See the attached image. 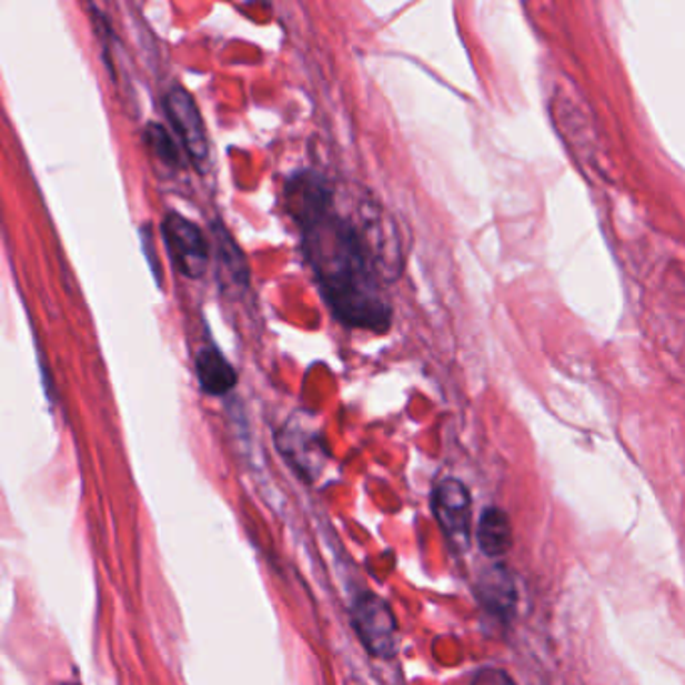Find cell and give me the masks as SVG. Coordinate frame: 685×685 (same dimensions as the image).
<instances>
[{
	"label": "cell",
	"instance_id": "12",
	"mask_svg": "<svg viewBox=\"0 0 685 685\" xmlns=\"http://www.w3.org/2000/svg\"><path fill=\"white\" fill-rule=\"evenodd\" d=\"M473 685H515V682H513L511 675L505 674L503 669L486 667V669H481V672L475 675Z\"/></svg>",
	"mask_w": 685,
	"mask_h": 685
},
{
	"label": "cell",
	"instance_id": "1",
	"mask_svg": "<svg viewBox=\"0 0 685 685\" xmlns=\"http://www.w3.org/2000/svg\"><path fill=\"white\" fill-rule=\"evenodd\" d=\"M288 211L300 230L308 264L334 316L346 326L382 334L392 310L382 278L401 272V245L370 203L356 213L338 210L336 191L316 171H300L285 188Z\"/></svg>",
	"mask_w": 685,
	"mask_h": 685
},
{
	"label": "cell",
	"instance_id": "7",
	"mask_svg": "<svg viewBox=\"0 0 685 685\" xmlns=\"http://www.w3.org/2000/svg\"><path fill=\"white\" fill-rule=\"evenodd\" d=\"M195 376L200 380L201 391L211 396H223L238 384V372L232 362L213 346L201 350L195 356Z\"/></svg>",
	"mask_w": 685,
	"mask_h": 685
},
{
	"label": "cell",
	"instance_id": "2",
	"mask_svg": "<svg viewBox=\"0 0 685 685\" xmlns=\"http://www.w3.org/2000/svg\"><path fill=\"white\" fill-rule=\"evenodd\" d=\"M163 109L193 168L208 173L211 165L210 135L193 95L185 87L171 84L163 95Z\"/></svg>",
	"mask_w": 685,
	"mask_h": 685
},
{
	"label": "cell",
	"instance_id": "9",
	"mask_svg": "<svg viewBox=\"0 0 685 685\" xmlns=\"http://www.w3.org/2000/svg\"><path fill=\"white\" fill-rule=\"evenodd\" d=\"M479 595L491 612L508 617L515 610V585L503 567L488 571L485 580L479 583Z\"/></svg>",
	"mask_w": 685,
	"mask_h": 685
},
{
	"label": "cell",
	"instance_id": "3",
	"mask_svg": "<svg viewBox=\"0 0 685 685\" xmlns=\"http://www.w3.org/2000/svg\"><path fill=\"white\" fill-rule=\"evenodd\" d=\"M352 627L376 657H392L399 647V623L391 605L374 593H360L352 605Z\"/></svg>",
	"mask_w": 685,
	"mask_h": 685
},
{
	"label": "cell",
	"instance_id": "6",
	"mask_svg": "<svg viewBox=\"0 0 685 685\" xmlns=\"http://www.w3.org/2000/svg\"><path fill=\"white\" fill-rule=\"evenodd\" d=\"M278 446L288 456V461L300 469L304 475L316 473L324 459V441L322 436L308 429L304 424L288 421L284 429L278 434Z\"/></svg>",
	"mask_w": 685,
	"mask_h": 685
},
{
	"label": "cell",
	"instance_id": "5",
	"mask_svg": "<svg viewBox=\"0 0 685 685\" xmlns=\"http://www.w3.org/2000/svg\"><path fill=\"white\" fill-rule=\"evenodd\" d=\"M473 503L469 488L456 479H444L433 493L434 517L451 547L463 553L473 538Z\"/></svg>",
	"mask_w": 685,
	"mask_h": 685
},
{
	"label": "cell",
	"instance_id": "4",
	"mask_svg": "<svg viewBox=\"0 0 685 685\" xmlns=\"http://www.w3.org/2000/svg\"><path fill=\"white\" fill-rule=\"evenodd\" d=\"M161 233L165 240L169 258L181 274L190 280H198L208 272L210 243L198 223L171 211L161 223Z\"/></svg>",
	"mask_w": 685,
	"mask_h": 685
},
{
	"label": "cell",
	"instance_id": "11",
	"mask_svg": "<svg viewBox=\"0 0 685 685\" xmlns=\"http://www.w3.org/2000/svg\"><path fill=\"white\" fill-rule=\"evenodd\" d=\"M145 141L149 149L153 151V155L163 161L169 168H180L181 155L180 149L175 145L173 138L169 135L168 129L159 123H149L145 129Z\"/></svg>",
	"mask_w": 685,
	"mask_h": 685
},
{
	"label": "cell",
	"instance_id": "8",
	"mask_svg": "<svg viewBox=\"0 0 685 685\" xmlns=\"http://www.w3.org/2000/svg\"><path fill=\"white\" fill-rule=\"evenodd\" d=\"M476 543L488 557H503L513 547V527L505 511L486 508L476 525Z\"/></svg>",
	"mask_w": 685,
	"mask_h": 685
},
{
	"label": "cell",
	"instance_id": "10",
	"mask_svg": "<svg viewBox=\"0 0 685 685\" xmlns=\"http://www.w3.org/2000/svg\"><path fill=\"white\" fill-rule=\"evenodd\" d=\"M215 232V242H218V252H220V262L225 265V272L232 275L238 284H245L248 280V265L243 260V253L238 243L233 242L232 235L225 232L220 225L213 228Z\"/></svg>",
	"mask_w": 685,
	"mask_h": 685
}]
</instances>
